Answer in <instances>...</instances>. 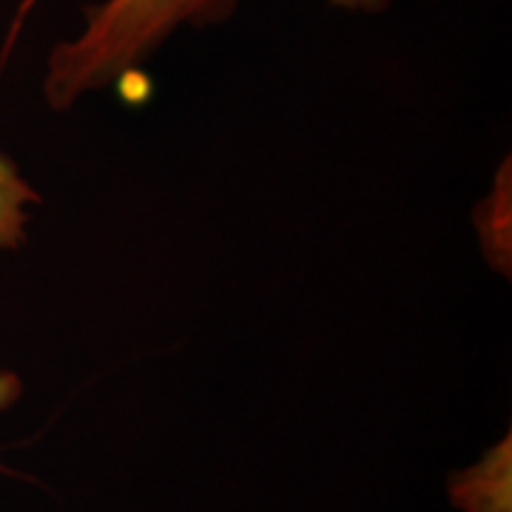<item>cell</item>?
<instances>
[{
    "mask_svg": "<svg viewBox=\"0 0 512 512\" xmlns=\"http://www.w3.org/2000/svg\"><path fill=\"white\" fill-rule=\"evenodd\" d=\"M476 231L487 259L498 271L510 274V163L498 171L490 197L478 202Z\"/></svg>",
    "mask_w": 512,
    "mask_h": 512,
    "instance_id": "3957f363",
    "label": "cell"
},
{
    "mask_svg": "<svg viewBox=\"0 0 512 512\" xmlns=\"http://www.w3.org/2000/svg\"><path fill=\"white\" fill-rule=\"evenodd\" d=\"M239 0H100L83 12L72 37L52 46L43 72L46 103L57 111L86 94L120 86L143 72L180 29H200L234 15Z\"/></svg>",
    "mask_w": 512,
    "mask_h": 512,
    "instance_id": "6da1fadb",
    "label": "cell"
},
{
    "mask_svg": "<svg viewBox=\"0 0 512 512\" xmlns=\"http://www.w3.org/2000/svg\"><path fill=\"white\" fill-rule=\"evenodd\" d=\"M330 6L342 12H356V15H382L390 9L393 0H328Z\"/></svg>",
    "mask_w": 512,
    "mask_h": 512,
    "instance_id": "5b68a950",
    "label": "cell"
},
{
    "mask_svg": "<svg viewBox=\"0 0 512 512\" xmlns=\"http://www.w3.org/2000/svg\"><path fill=\"white\" fill-rule=\"evenodd\" d=\"M447 495L458 512H512L510 433L470 467L447 478Z\"/></svg>",
    "mask_w": 512,
    "mask_h": 512,
    "instance_id": "7a4b0ae2",
    "label": "cell"
},
{
    "mask_svg": "<svg viewBox=\"0 0 512 512\" xmlns=\"http://www.w3.org/2000/svg\"><path fill=\"white\" fill-rule=\"evenodd\" d=\"M20 393H23V382L15 373L3 370L0 373V410H6V407H12V404L18 402Z\"/></svg>",
    "mask_w": 512,
    "mask_h": 512,
    "instance_id": "8992f818",
    "label": "cell"
},
{
    "mask_svg": "<svg viewBox=\"0 0 512 512\" xmlns=\"http://www.w3.org/2000/svg\"><path fill=\"white\" fill-rule=\"evenodd\" d=\"M40 202L32 185L18 174V168L0 154V248H18L26 239V208Z\"/></svg>",
    "mask_w": 512,
    "mask_h": 512,
    "instance_id": "277c9868",
    "label": "cell"
}]
</instances>
